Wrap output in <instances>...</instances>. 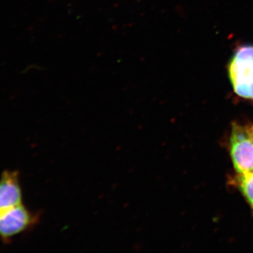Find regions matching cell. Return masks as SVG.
I'll return each mask as SVG.
<instances>
[{"instance_id": "1", "label": "cell", "mask_w": 253, "mask_h": 253, "mask_svg": "<svg viewBox=\"0 0 253 253\" xmlns=\"http://www.w3.org/2000/svg\"><path fill=\"white\" fill-rule=\"evenodd\" d=\"M229 75L238 96L253 101V46L240 48L231 59Z\"/></svg>"}, {"instance_id": "4", "label": "cell", "mask_w": 253, "mask_h": 253, "mask_svg": "<svg viewBox=\"0 0 253 253\" xmlns=\"http://www.w3.org/2000/svg\"><path fill=\"white\" fill-rule=\"evenodd\" d=\"M22 204L18 173L5 170L0 178V213Z\"/></svg>"}, {"instance_id": "3", "label": "cell", "mask_w": 253, "mask_h": 253, "mask_svg": "<svg viewBox=\"0 0 253 253\" xmlns=\"http://www.w3.org/2000/svg\"><path fill=\"white\" fill-rule=\"evenodd\" d=\"M36 218L23 204L0 213V238L8 241L34 224Z\"/></svg>"}, {"instance_id": "2", "label": "cell", "mask_w": 253, "mask_h": 253, "mask_svg": "<svg viewBox=\"0 0 253 253\" xmlns=\"http://www.w3.org/2000/svg\"><path fill=\"white\" fill-rule=\"evenodd\" d=\"M230 156L237 174L253 172V139L246 126L233 123L229 139Z\"/></svg>"}, {"instance_id": "6", "label": "cell", "mask_w": 253, "mask_h": 253, "mask_svg": "<svg viewBox=\"0 0 253 253\" xmlns=\"http://www.w3.org/2000/svg\"><path fill=\"white\" fill-rule=\"evenodd\" d=\"M246 127H247L248 131H249L250 134L252 136L253 139V124L246 125Z\"/></svg>"}, {"instance_id": "5", "label": "cell", "mask_w": 253, "mask_h": 253, "mask_svg": "<svg viewBox=\"0 0 253 253\" xmlns=\"http://www.w3.org/2000/svg\"><path fill=\"white\" fill-rule=\"evenodd\" d=\"M231 184L236 186L253 211V172L237 174L231 179Z\"/></svg>"}]
</instances>
